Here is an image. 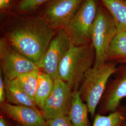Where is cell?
<instances>
[{"label":"cell","mask_w":126,"mask_h":126,"mask_svg":"<svg viewBox=\"0 0 126 126\" xmlns=\"http://www.w3.org/2000/svg\"><path fill=\"white\" fill-rule=\"evenodd\" d=\"M72 44L65 30L63 29H59L38 64L41 71L50 75L54 80L58 78L59 65Z\"/></svg>","instance_id":"8"},{"label":"cell","mask_w":126,"mask_h":126,"mask_svg":"<svg viewBox=\"0 0 126 126\" xmlns=\"http://www.w3.org/2000/svg\"><path fill=\"white\" fill-rule=\"evenodd\" d=\"M41 72V70L39 69L27 72L19 76L12 81L35 100V96Z\"/></svg>","instance_id":"17"},{"label":"cell","mask_w":126,"mask_h":126,"mask_svg":"<svg viewBox=\"0 0 126 126\" xmlns=\"http://www.w3.org/2000/svg\"><path fill=\"white\" fill-rule=\"evenodd\" d=\"M117 65L116 63L107 61L99 66H93L83 78L79 91L81 99L86 104L89 114L93 119Z\"/></svg>","instance_id":"3"},{"label":"cell","mask_w":126,"mask_h":126,"mask_svg":"<svg viewBox=\"0 0 126 126\" xmlns=\"http://www.w3.org/2000/svg\"><path fill=\"white\" fill-rule=\"evenodd\" d=\"M117 32L116 23L106 8H98L91 38L95 51L94 66L107 61L110 46Z\"/></svg>","instance_id":"4"},{"label":"cell","mask_w":126,"mask_h":126,"mask_svg":"<svg viewBox=\"0 0 126 126\" xmlns=\"http://www.w3.org/2000/svg\"><path fill=\"white\" fill-rule=\"evenodd\" d=\"M45 126H72V125L67 115H64L46 120Z\"/></svg>","instance_id":"20"},{"label":"cell","mask_w":126,"mask_h":126,"mask_svg":"<svg viewBox=\"0 0 126 126\" xmlns=\"http://www.w3.org/2000/svg\"><path fill=\"white\" fill-rule=\"evenodd\" d=\"M0 111L22 126H45L46 120L40 111L27 106H17L5 102L0 106Z\"/></svg>","instance_id":"11"},{"label":"cell","mask_w":126,"mask_h":126,"mask_svg":"<svg viewBox=\"0 0 126 126\" xmlns=\"http://www.w3.org/2000/svg\"><path fill=\"white\" fill-rule=\"evenodd\" d=\"M10 3V0H0V8L4 9L9 7Z\"/></svg>","instance_id":"23"},{"label":"cell","mask_w":126,"mask_h":126,"mask_svg":"<svg viewBox=\"0 0 126 126\" xmlns=\"http://www.w3.org/2000/svg\"><path fill=\"white\" fill-rule=\"evenodd\" d=\"M74 91L68 84L58 77L54 80V86L40 112L45 120L68 115Z\"/></svg>","instance_id":"7"},{"label":"cell","mask_w":126,"mask_h":126,"mask_svg":"<svg viewBox=\"0 0 126 126\" xmlns=\"http://www.w3.org/2000/svg\"><path fill=\"white\" fill-rule=\"evenodd\" d=\"M96 0H85L64 29L72 44L91 43L92 32L98 12Z\"/></svg>","instance_id":"5"},{"label":"cell","mask_w":126,"mask_h":126,"mask_svg":"<svg viewBox=\"0 0 126 126\" xmlns=\"http://www.w3.org/2000/svg\"><path fill=\"white\" fill-rule=\"evenodd\" d=\"M116 23L118 31L126 32V1L101 0Z\"/></svg>","instance_id":"15"},{"label":"cell","mask_w":126,"mask_h":126,"mask_svg":"<svg viewBox=\"0 0 126 126\" xmlns=\"http://www.w3.org/2000/svg\"><path fill=\"white\" fill-rule=\"evenodd\" d=\"M94 60L95 51L92 43L82 45L72 44L59 65L58 77L74 91L79 90L86 72L94 66Z\"/></svg>","instance_id":"2"},{"label":"cell","mask_w":126,"mask_h":126,"mask_svg":"<svg viewBox=\"0 0 126 126\" xmlns=\"http://www.w3.org/2000/svg\"><path fill=\"white\" fill-rule=\"evenodd\" d=\"M4 115H0V126H11L9 122L6 119Z\"/></svg>","instance_id":"22"},{"label":"cell","mask_w":126,"mask_h":126,"mask_svg":"<svg viewBox=\"0 0 126 126\" xmlns=\"http://www.w3.org/2000/svg\"><path fill=\"white\" fill-rule=\"evenodd\" d=\"M48 0H22L19 5L18 9L23 12L31 11Z\"/></svg>","instance_id":"19"},{"label":"cell","mask_w":126,"mask_h":126,"mask_svg":"<svg viewBox=\"0 0 126 126\" xmlns=\"http://www.w3.org/2000/svg\"><path fill=\"white\" fill-rule=\"evenodd\" d=\"M54 86V79L45 72L41 71L35 96V101L39 110L50 96Z\"/></svg>","instance_id":"18"},{"label":"cell","mask_w":126,"mask_h":126,"mask_svg":"<svg viewBox=\"0 0 126 126\" xmlns=\"http://www.w3.org/2000/svg\"><path fill=\"white\" fill-rule=\"evenodd\" d=\"M0 72L7 81L40 69L38 64L19 53L3 38L0 41Z\"/></svg>","instance_id":"6"},{"label":"cell","mask_w":126,"mask_h":126,"mask_svg":"<svg viewBox=\"0 0 126 126\" xmlns=\"http://www.w3.org/2000/svg\"><path fill=\"white\" fill-rule=\"evenodd\" d=\"M15 126H22L21 125H20V124H17V123H16V125H15Z\"/></svg>","instance_id":"24"},{"label":"cell","mask_w":126,"mask_h":126,"mask_svg":"<svg viewBox=\"0 0 126 126\" xmlns=\"http://www.w3.org/2000/svg\"><path fill=\"white\" fill-rule=\"evenodd\" d=\"M83 0H54L45 9V19L55 29H65Z\"/></svg>","instance_id":"10"},{"label":"cell","mask_w":126,"mask_h":126,"mask_svg":"<svg viewBox=\"0 0 126 126\" xmlns=\"http://www.w3.org/2000/svg\"><path fill=\"white\" fill-rule=\"evenodd\" d=\"M6 102L9 104L31 107L39 110L34 99L16 86L12 81L4 80Z\"/></svg>","instance_id":"13"},{"label":"cell","mask_w":126,"mask_h":126,"mask_svg":"<svg viewBox=\"0 0 126 126\" xmlns=\"http://www.w3.org/2000/svg\"><path fill=\"white\" fill-rule=\"evenodd\" d=\"M56 32L44 18L36 17L20 23L5 39L15 50L38 65Z\"/></svg>","instance_id":"1"},{"label":"cell","mask_w":126,"mask_h":126,"mask_svg":"<svg viewBox=\"0 0 126 126\" xmlns=\"http://www.w3.org/2000/svg\"><path fill=\"white\" fill-rule=\"evenodd\" d=\"M107 61L117 64L126 63V32L118 31L110 45Z\"/></svg>","instance_id":"14"},{"label":"cell","mask_w":126,"mask_h":126,"mask_svg":"<svg viewBox=\"0 0 126 126\" xmlns=\"http://www.w3.org/2000/svg\"><path fill=\"white\" fill-rule=\"evenodd\" d=\"M6 92L4 78L2 73L0 72V103H3L6 102Z\"/></svg>","instance_id":"21"},{"label":"cell","mask_w":126,"mask_h":126,"mask_svg":"<svg viewBox=\"0 0 126 126\" xmlns=\"http://www.w3.org/2000/svg\"><path fill=\"white\" fill-rule=\"evenodd\" d=\"M92 126H126V106L121 105L107 115L96 114Z\"/></svg>","instance_id":"16"},{"label":"cell","mask_w":126,"mask_h":126,"mask_svg":"<svg viewBox=\"0 0 126 126\" xmlns=\"http://www.w3.org/2000/svg\"><path fill=\"white\" fill-rule=\"evenodd\" d=\"M89 113L88 108L81 99L79 91H74L67 115L72 126H91Z\"/></svg>","instance_id":"12"},{"label":"cell","mask_w":126,"mask_h":126,"mask_svg":"<svg viewBox=\"0 0 126 126\" xmlns=\"http://www.w3.org/2000/svg\"><path fill=\"white\" fill-rule=\"evenodd\" d=\"M108 82L99 104L98 113L106 115L113 113L122 105L126 98V63L120 64Z\"/></svg>","instance_id":"9"}]
</instances>
